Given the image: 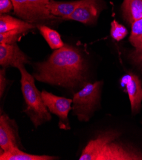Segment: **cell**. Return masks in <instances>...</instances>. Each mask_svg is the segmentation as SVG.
I'll use <instances>...</instances> for the list:
<instances>
[{
    "mask_svg": "<svg viewBox=\"0 0 142 160\" xmlns=\"http://www.w3.org/2000/svg\"><path fill=\"white\" fill-rule=\"evenodd\" d=\"M130 58L136 66L142 70V47L131 52Z\"/></svg>",
    "mask_w": 142,
    "mask_h": 160,
    "instance_id": "cell-19",
    "label": "cell"
},
{
    "mask_svg": "<svg viewBox=\"0 0 142 160\" xmlns=\"http://www.w3.org/2000/svg\"><path fill=\"white\" fill-rule=\"evenodd\" d=\"M122 10L124 19L132 24L142 18V0H124Z\"/></svg>",
    "mask_w": 142,
    "mask_h": 160,
    "instance_id": "cell-14",
    "label": "cell"
},
{
    "mask_svg": "<svg viewBox=\"0 0 142 160\" xmlns=\"http://www.w3.org/2000/svg\"><path fill=\"white\" fill-rule=\"evenodd\" d=\"M41 35L52 49L56 50L64 47L65 44L61 39V35L54 30L44 24L37 25Z\"/></svg>",
    "mask_w": 142,
    "mask_h": 160,
    "instance_id": "cell-15",
    "label": "cell"
},
{
    "mask_svg": "<svg viewBox=\"0 0 142 160\" xmlns=\"http://www.w3.org/2000/svg\"><path fill=\"white\" fill-rule=\"evenodd\" d=\"M81 2L82 0H76L73 2H57L50 0L47 8L52 15L56 18L61 17L62 19H65L73 13Z\"/></svg>",
    "mask_w": 142,
    "mask_h": 160,
    "instance_id": "cell-11",
    "label": "cell"
},
{
    "mask_svg": "<svg viewBox=\"0 0 142 160\" xmlns=\"http://www.w3.org/2000/svg\"><path fill=\"white\" fill-rule=\"evenodd\" d=\"M101 0H82L73 13L65 20H71L85 24L95 23L103 8Z\"/></svg>",
    "mask_w": 142,
    "mask_h": 160,
    "instance_id": "cell-7",
    "label": "cell"
},
{
    "mask_svg": "<svg viewBox=\"0 0 142 160\" xmlns=\"http://www.w3.org/2000/svg\"><path fill=\"white\" fill-rule=\"evenodd\" d=\"M21 146L18 126L14 119L6 114L0 117V148L7 151L13 148Z\"/></svg>",
    "mask_w": 142,
    "mask_h": 160,
    "instance_id": "cell-8",
    "label": "cell"
},
{
    "mask_svg": "<svg viewBox=\"0 0 142 160\" xmlns=\"http://www.w3.org/2000/svg\"><path fill=\"white\" fill-rule=\"evenodd\" d=\"M36 26L37 25L35 24L16 19L8 15L1 14L0 17V33L13 29H21L27 32Z\"/></svg>",
    "mask_w": 142,
    "mask_h": 160,
    "instance_id": "cell-13",
    "label": "cell"
},
{
    "mask_svg": "<svg viewBox=\"0 0 142 160\" xmlns=\"http://www.w3.org/2000/svg\"><path fill=\"white\" fill-rule=\"evenodd\" d=\"M43 102L52 114L56 115L59 119V126L62 130H70L71 127L68 120V114L72 109L73 100L65 97H57L47 91L42 92Z\"/></svg>",
    "mask_w": 142,
    "mask_h": 160,
    "instance_id": "cell-6",
    "label": "cell"
},
{
    "mask_svg": "<svg viewBox=\"0 0 142 160\" xmlns=\"http://www.w3.org/2000/svg\"><path fill=\"white\" fill-rule=\"evenodd\" d=\"M128 29L125 27L119 24L115 20L111 23V29H110V35L115 40L120 41L124 39L128 35Z\"/></svg>",
    "mask_w": 142,
    "mask_h": 160,
    "instance_id": "cell-18",
    "label": "cell"
},
{
    "mask_svg": "<svg viewBox=\"0 0 142 160\" xmlns=\"http://www.w3.org/2000/svg\"><path fill=\"white\" fill-rule=\"evenodd\" d=\"M86 65L80 51L65 45L46 61L36 64L33 77L38 81L75 89L86 83Z\"/></svg>",
    "mask_w": 142,
    "mask_h": 160,
    "instance_id": "cell-1",
    "label": "cell"
},
{
    "mask_svg": "<svg viewBox=\"0 0 142 160\" xmlns=\"http://www.w3.org/2000/svg\"><path fill=\"white\" fill-rule=\"evenodd\" d=\"M29 62L27 55L23 52L17 43H0V65L3 67L17 68Z\"/></svg>",
    "mask_w": 142,
    "mask_h": 160,
    "instance_id": "cell-9",
    "label": "cell"
},
{
    "mask_svg": "<svg viewBox=\"0 0 142 160\" xmlns=\"http://www.w3.org/2000/svg\"><path fill=\"white\" fill-rule=\"evenodd\" d=\"M15 13L22 20L32 24H44L55 20L47 5L50 0H11Z\"/></svg>",
    "mask_w": 142,
    "mask_h": 160,
    "instance_id": "cell-5",
    "label": "cell"
},
{
    "mask_svg": "<svg viewBox=\"0 0 142 160\" xmlns=\"http://www.w3.org/2000/svg\"><path fill=\"white\" fill-rule=\"evenodd\" d=\"M101 84V81L87 83L79 91L74 94L73 114L80 121H89L100 101Z\"/></svg>",
    "mask_w": 142,
    "mask_h": 160,
    "instance_id": "cell-4",
    "label": "cell"
},
{
    "mask_svg": "<svg viewBox=\"0 0 142 160\" xmlns=\"http://www.w3.org/2000/svg\"><path fill=\"white\" fill-rule=\"evenodd\" d=\"M80 160H142V152L121 142L115 132L101 133L91 140Z\"/></svg>",
    "mask_w": 142,
    "mask_h": 160,
    "instance_id": "cell-2",
    "label": "cell"
},
{
    "mask_svg": "<svg viewBox=\"0 0 142 160\" xmlns=\"http://www.w3.org/2000/svg\"><path fill=\"white\" fill-rule=\"evenodd\" d=\"M26 31L21 29H13L0 33V43L13 44Z\"/></svg>",
    "mask_w": 142,
    "mask_h": 160,
    "instance_id": "cell-17",
    "label": "cell"
},
{
    "mask_svg": "<svg viewBox=\"0 0 142 160\" xmlns=\"http://www.w3.org/2000/svg\"><path fill=\"white\" fill-rule=\"evenodd\" d=\"M130 42L135 49L142 47V18L132 24Z\"/></svg>",
    "mask_w": 142,
    "mask_h": 160,
    "instance_id": "cell-16",
    "label": "cell"
},
{
    "mask_svg": "<svg viewBox=\"0 0 142 160\" xmlns=\"http://www.w3.org/2000/svg\"><path fill=\"white\" fill-rule=\"evenodd\" d=\"M18 69L21 72V90L26 103L24 112L37 128L51 121L52 116L43 102L42 92H40L36 86L35 77L28 73L24 66Z\"/></svg>",
    "mask_w": 142,
    "mask_h": 160,
    "instance_id": "cell-3",
    "label": "cell"
},
{
    "mask_svg": "<svg viewBox=\"0 0 142 160\" xmlns=\"http://www.w3.org/2000/svg\"><path fill=\"white\" fill-rule=\"evenodd\" d=\"M58 157L48 155H36L22 151L19 148L3 151L0 154V160H54Z\"/></svg>",
    "mask_w": 142,
    "mask_h": 160,
    "instance_id": "cell-12",
    "label": "cell"
},
{
    "mask_svg": "<svg viewBox=\"0 0 142 160\" xmlns=\"http://www.w3.org/2000/svg\"><path fill=\"white\" fill-rule=\"evenodd\" d=\"M121 82L126 87L132 112H137L141 107L142 102V88L140 78L134 74H127L122 77Z\"/></svg>",
    "mask_w": 142,
    "mask_h": 160,
    "instance_id": "cell-10",
    "label": "cell"
},
{
    "mask_svg": "<svg viewBox=\"0 0 142 160\" xmlns=\"http://www.w3.org/2000/svg\"><path fill=\"white\" fill-rule=\"evenodd\" d=\"M8 84V81L5 76V71L4 69H2L0 72V95H1V98L3 97V94Z\"/></svg>",
    "mask_w": 142,
    "mask_h": 160,
    "instance_id": "cell-21",
    "label": "cell"
},
{
    "mask_svg": "<svg viewBox=\"0 0 142 160\" xmlns=\"http://www.w3.org/2000/svg\"><path fill=\"white\" fill-rule=\"evenodd\" d=\"M13 8L11 0H0V13L5 14L11 11Z\"/></svg>",
    "mask_w": 142,
    "mask_h": 160,
    "instance_id": "cell-20",
    "label": "cell"
}]
</instances>
